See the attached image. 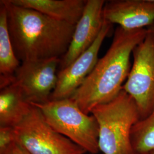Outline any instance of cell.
Returning <instances> with one entry per match:
<instances>
[{
	"label": "cell",
	"instance_id": "1",
	"mask_svg": "<svg viewBox=\"0 0 154 154\" xmlns=\"http://www.w3.org/2000/svg\"><path fill=\"white\" fill-rule=\"evenodd\" d=\"M0 3L5 8L11 42L20 61L61 58L66 54L75 25L14 5L10 0Z\"/></svg>",
	"mask_w": 154,
	"mask_h": 154
},
{
	"label": "cell",
	"instance_id": "2",
	"mask_svg": "<svg viewBox=\"0 0 154 154\" xmlns=\"http://www.w3.org/2000/svg\"><path fill=\"white\" fill-rule=\"evenodd\" d=\"M147 29L126 30L118 26L109 49L71 98L86 114L108 103L121 93L131 70L134 49L146 38Z\"/></svg>",
	"mask_w": 154,
	"mask_h": 154
},
{
	"label": "cell",
	"instance_id": "3",
	"mask_svg": "<svg viewBox=\"0 0 154 154\" xmlns=\"http://www.w3.org/2000/svg\"><path fill=\"white\" fill-rule=\"evenodd\" d=\"M90 114L99 127V149L103 154H135L131 142L134 125L140 119L138 106L123 89L116 98L95 106Z\"/></svg>",
	"mask_w": 154,
	"mask_h": 154
},
{
	"label": "cell",
	"instance_id": "4",
	"mask_svg": "<svg viewBox=\"0 0 154 154\" xmlns=\"http://www.w3.org/2000/svg\"><path fill=\"white\" fill-rule=\"evenodd\" d=\"M31 105L38 108L55 131L86 152L97 154L99 152V127L95 118L85 113L71 98Z\"/></svg>",
	"mask_w": 154,
	"mask_h": 154
},
{
	"label": "cell",
	"instance_id": "5",
	"mask_svg": "<svg viewBox=\"0 0 154 154\" xmlns=\"http://www.w3.org/2000/svg\"><path fill=\"white\" fill-rule=\"evenodd\" d=\"M13 129L15 142L32 154L86 153L85 149L50 126L41 111L34 105L28 115Z\"/></svg>",
	"mask_w": 154,
	"mask_h": 154
},
{
	"label": "cell",
	"instance_id": "6",
	"mask_svg": "<svg viewBox=\"0 0 154 154\" xmlns=\"http://www.w3.org/2000/svg\"><path fill=\"white\" fill-rule=\"evenodd\" d=\"M132 56L133 63L123 90L134 99L142 119L154 109V35L148 32Z\"/></svg>",
	"mask_w": 154,
	"mask_h": 154
},
{
	"label": "cell",
	"instance_id": "7",
	"mask_svg": "<svg viewBox=\"0 0 154 154\" xmlns=\"http://www.w3.org/2000/svg\"><path fill=\"white\" fill-rule=\"evenodd\" d=\"M60 58L25 61L14 74V83L25 100L30 104L43 103L50 100L57 80V69Z\"/></svg>",
	"mask_w": 154,
	"mask_h": 154
},
{
	"label": "cell",
	"instance_id": "8",
	"mask_svg": "<svg viewBox=\"0 0 154 154\" xmlns=\"http://www.w3.org/2000/svg\"><path fill=\"white\" fill-rule=\"evenodd\" d=\"M112 24L105 21L98 37L91 46L66 68L58 72V80L50 100L71 98L93 71L98 61V54Z\"/></svg>",
	"mask_w": 154,
	"mask_h": 154
},
{
	"label": "cell",
	"instance_id": "9",
	"mask_svg": "<svg viewBox=\"0 0 154 154\" xmlns=\"http://www.w3.org/2000/svg\"><path fill=\"white\" fill-rule=\"evenodd\" d=\"M105 2L104 0H87L82 16L75 25L69 49L61 58L60 70L72 64L98 37L105 21Z\"/></svg>",
	"mask_w": 154,
	"mask_h": 154
},
{
	"label": "cell",
	"instance_id": "10",
	"mask_svg": "<svg viewBox=\"0 0 154 154\" xmlns=\"http://www.w3.org/2000/svg\"><path fill=\"white\" fill-rule=\"evenodd\" d=\"M105 21L126 30L145 29L154 23V0H111L103 8Z\"/></svg>",
	"mask_w": 154,
	"mask_h": 154
},
{
	"label": "cell",
	"instance_id": "11",
	"mask_svg": "<svg viewBox=\"0 0 154 154\" xmlns=\"http://www.w3.org/2000/svg\"><path fill=\"white\" fill-rule=\"evenodd\" d=\"M13 4L39 11L62 22L76 25L87 0H10Z\"/></svg>",
	"mask_w": 154,
	"mask_h": 154
},
{
	"label": "cell",
	"instance_id": "12",
	"mask_svg": "<svg viewBox=\"0 0 154 154\" xmlns=\"http://www.w3.org/2000/svg\"><path fill=\"white\" fill-rule=\"evenodd\" d=\"M32 107L14 83L1 89L0 127L16 126L29 113Z\"/></svg>",
	"mask_w": 154,
	"mask_h": 154
},
{
	"label": "cell",
	"instance_id": "13",
	"mask_svg": "<svg viewBox=\"0 0 154 154\" xmlns=\"http://www.w3.org/2000/svg\"><path fill=\"white\" fill-rule=\"evenodd\" d=\"M14 52L7 23L4 6L0 3V73L2 75H14L20 66Z\"/></svg>",
	"mask_w": 154,
	"mask_h": 154
},
{
	"label": "cell",
	"instance_id": "14",
	"mask_svg": "<svg viewBox=\"0 0 154 154\" xmlns=\"http://www.w3.org/2000/svg\"><path fill=\"white\" fill-rule=\"evenodd\" d=\"M131 142L135 154H149L154 151V109L134 125Z\"/></svg>",
	"mask_w": 154,
	"mask_h": 154
},
{
	"label": "cell",
	"instance_id": "15",
	"mask_svg": "<svg viewBox=\"0 0 154 154\" xmlns=\"http://www.w3.org/2000/svg\"><path fill=\"white\" fill-rule=\"evenodd\" d=\"M15 142L13 127H0V149H4Z\"/></svg>",
	"mask_w": 154,
	"mask_h": 154
},
{
	"label": "cell",
	"instance_id": "16",
	"mask_svg": "<svg viewBox=\"0 0 154 154\" xmlns=\"http://www.w3.org/2000/svg\"><path fill=\"white\" fill-rule=\"evenodd\" d=\"M0 154H32L21 144L13 142L5 148L0 149Z\"/></svg>",
	"mask_w": 154,
	"mask_h": 154
},
{
	"label": "cell",
	"instance_id": "17",
	"mask_svg": "<svg viewBox=\"0 0 154 154\" xmlns=\"http://www.w3.org/2000/svg\"><path fill=\"white\" fill-rule=\"evenodd\" d=\"M146 29H147L149 33H151L152 35H153L154 36V23L152 24V25H151L150 26L146 28Z\"/></svg>",
	"mask_w": 154,
	"mask_h": 154
},
{
	"label": "cell",
	"instance_id": "18",
	"mask_svg": "<svg viewBox=\"0 0 154 154\" xmlns=\"http://www.w3.org/2000/svg\"><path fill=\"white\" fill-rule=\"evenodd\" d=\"M154 154V151H152V152H151V153H150V154Z\"/></svg>",
	"mask_w": 154,
	"mask_h": 154
}]
</instances>
